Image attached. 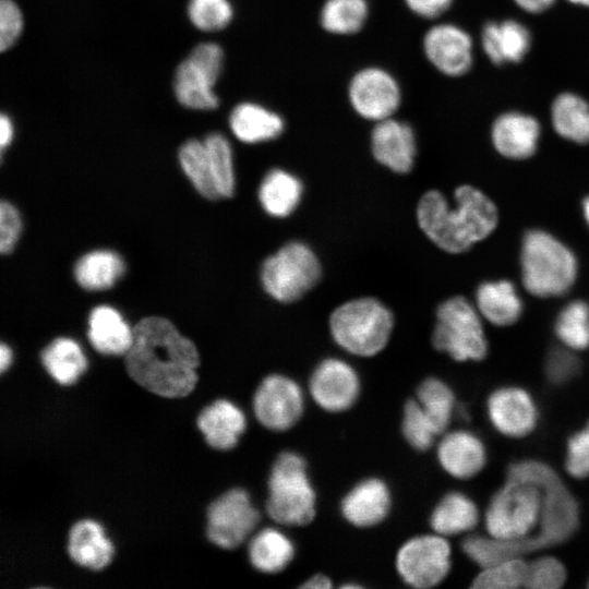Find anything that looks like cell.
<instances>
[{"label":"cell","mask_w":589,"mask_h":589,"mask_svg":"<svg viewBox=\"0 0 589 589\" xmlns=\"http://www.w3.org/2000/svg\"><path fill=\"white\" fill-rule=\"evenodd\" d=\"M573 3L589 7V0H569Z\"/></svg>","instance_id":"cell-53"},{"label":"cell","mask_w":589,"mask_h":589,"mask_svg":"<svg viewBox=\"0 0 589 589\" xmlns=\"http://www.w3.org/2000/svg\"><path fill=\"white\" fill-rule=\"evenodd\" d=\"M352 110L373 123L395 117L402 103V92L397 79L386 69L370 65L351 76L347 88Z\"/></svg>","instance_id":"cell-11"},{"label":"cell","mask_w":589,"mask_h":589,"mask_svg":"<svg viewBox=\"0 0 589 589\" xmlns=\"http://www.w3.org/2000/svg\"><path fill=\"white\" fill-rule=\"evenodd\" d=\"M371 153L382 166L396 173L411 171L417 141L411 125L392 117L374 123L370 134Z\"/></svg>","instance_id":"cell-17"},{"label":"cell","mask_w":589,"mask_h":589,"mask_svg":"<svg viewBox=\"0 0 589 589\" xmlns=\"http://www.w3.org/2000/svg\"><path fill=\"white\" fill-rule=\"evenodd\" d=\"M390 492L386 483L369 478L354 485L341 501V514L356 527L381 522L390 508Z\"/></svg>","instance_id":"cell-20"},{"label":"cell","mask_w":589,"mask_h":589,"mask_svg":"<svg viewBox=\"0 0 589 589\" xmlns=\"http://www.w3.org/2000/svg\"><path fill=\"white\" fill-rule=\"evenodd\" d=\"M417 400L437 434L444 432L450 422L455 406V396L449 386L436 377H429L420 384Z\"/></svg>","instance_id":"cell-36"},{"label":"cell","mask_w":589,"mask_h":589,"mask_svg":"<svg viewBox=\"0 0 589 589\" xmlns=\"http://www.w3.org/2000/svg\"><path fill=\"white\" fill-rule=\"evenodd\" d=\"M476 308L482 317L496 326H509L521 316L522 302L507 279L489 280L476 290Z\"/></svg>","instance_id":"cell-25"},{"label":"cell","mask_w":589,"mask_h":589,"mask_svg":"<svg viewBox=\"0 0 589 589\" xmlns=\"http://www.w3.org/2000/svg\"><path fill=\"white\" fill-rule=\"evenodd\" d=\"M22 231V218L17 208L10 202L2 201L0 204V251L10 254Z\"/></svg>","instance_id":"cell-45"},{"label":"cell","mask_w":589,"mask_h":589,"mask_svg":"<svg viewBox=\"0 0 589 589\" xmlns=\"http://www.w3.org/2000/svg\"><path fill=\"white\" fill-rule=\"evenodd\" d=\"M588 587H589V581H588Z\"/></svg>","instance_id":"cell-54"},{"label":"cell","mask_w":589,"mask_h":589,"mask_svg":"<svg viewBox=\"0 0 589 589\" xmlns=\"http://www.w3.org/2000/svg\"><path fill=\"white\" fill-rule=\"evenodd\" d=\"M12 362V350L11 348L2 342L0 345V370L4 372Z\"/></svg>","instance_id":"cell-51"},{"label":"cell","mask_w":589,"mask_h":589,"mask_svg":"<svg viewBox=\"0 0 589 589\" xmlns=\"http://www.w3.org/2000/svg\"><path fill=\"white\" fill-rule=\"evenodd\" d=\"M520 267L526 290L538 298L565 294L574 285L578 271L572 250L551 233L540 229L525 233Z\"/></svg>","instance_id":"cell-4"},{"label":"cell","mask_w":589,"mask_h":589,"mask_svg":"<svg viewBox=\"0 0 589 589\" xmlns=\"http://www.w3.org/2000/svg\"><path fill=\"white\" fill-rule=\"evenodd\" d=\"M422 49L426 60L447 76L464 75L472 64L471 37L452 23H438L428 28Z\"/></svg>","instance_id":"cell-16"},{"label":"cell","mask_w":589,"mask_h":589,"mask_svg":"<svg viewBox=\"0 0 589 589\" xmlns=\"http://www.w3.org/2000/svg\"><path fill=\"white\" fill-rule=\"evenodd\" d=\"M566 580V569L555 557L542 556L527 566L525 587L531 589H558Z\"/></svg>","instance_id":"cell-42"},{"label":"cell","mask_w":589,"mask_h":589,"mask_svg":"<svg viewBox=\"0 0 589 589\" xmlns=\"http://www.w3.org/2000/svg\"><path fill=\"white\" fill-rule=\"evenodd\" d=\"M553 128L562 137L578 143H589V105L580 96L562 93L551 108Z\"/></svg>","instance_id":"cell-33"},{"label":"cell","mask_w":589,"mask_h":589,"mask_svg":"<svg viewBox=\"0 0 589 589\" xmlns=\"http://www.w3.org/2000/svg\"><path fill=\"white\" fill-rule=\"evenodd\" d=\"M266 512L275 522L285 526H304L314 518L315 492L299 454L284 452L273 464Z\"/></svg>","instance_id":"cell-6"},{"label":"cell","mask_w":589,"mask_h":589,"mask_svg":"<svg viewBox=\"0 0 589 589\" xmlns=\"http://www.w3.org/2000/svg\"><path fill=\"white\" fill-rule=\"evenodd\" d=\"M260 513L243 489H232L216 498L207 509L206 534L219 548L239 546L255 529Z\"/></svg>","instance_id":"cell-13"},{"label":"cell","mask_w":589,"mask_h":589,"mask_svg":"<svg viewBox=\"0 0 589 589\" xmlns=\"http://www.w3.org/2000/svg\"><path fill=\"white\" fill-rule=\"evenodd\" d=\"M406 441L418 450L429 449L437 432L417 399H410L404 407L401 423Z\"/></svg>","instance_id":"cell-40"},{"label":"cell","mask_w":589,"mask_h":589,"mask_svg":"<svg viewBox=\"0 0 589 589\" xmlns=\"http://www.w3.org/2000/svg\"><path fill=\"white\" fill-rule=\"evenodd\" d=\"M393 328V313L372 297L349 300L337 306L329 317V330L335 342L359 357H373L381 352Z\"/></svg>","instance_id":"cell-5"},{"label":"cell","mask_w":589,"mask_h":589,"mask_svg":"<svg viewBox=\"0 0 589 589\" xmlns=\"http://www.w3.org/2000/svg\"><path fill=\"white\" fill-rule=\"evenodd\" d=\"M456 205L437 190L425 192L417 205L423 233L441 250L459 254L488 238L496 228L498 212L481 190L462 184L455 190Z\"/></svg>","instance_id":"cell-2"},{"label":"cell","mask_w":589,"mask_h":589,"mask_svg":"<svg viewBox=\"0 0 589 589\" xmlns=\"http://www.w3.org/2000/svg\"><path fill=\"white\" fill-rule=\"evenodd\" d=\"M579 371V360L568 350L554 348L545 360V374L548 380L561 385L574 378Z\"/></svg>","instance_id":"cell-44"},{"label":"cell","mask_w":589,"mask_h":589,"mask_svg":"<svg viewBox=\"0 0 589 589\" xmlns=\"http://www.w3.org/2000/svg\"><path fill=\"white\" fill-rule=\"evenodd\" d=\"M522 10L540 13L549 9L555 0H514Z\"/></svg>","instance_id":"cell-49"},{"label":"cell","mask_w":589,"mask_h":589,"mask_svg":"<svg viewBox=\"0 0 589 589\" xmlns=\"http://www.w3.org/2000/svg\"><path fill=\"white\" fill-rule=\"evenodd\" d=\"M540 124L531 116L507 112L496 118L491 137L495 149L509 159H526L537 149Z\"/></svg>","instance_id":"cell-19"},{"label":"cell","mask_w":589,"mask_h":589,"mask_svg":"<svg viewBox=\"0 0 589 589\" xmlns=\"http://www.w3.org/2000/svg\"><path fill=\"white\" fill-rule=\"evenodd\" d=\"M302 191L299 178L285 169L274 168L262 179L257 196L266 214L284 218L297 208Z\"/></svg>","instance_id":"cell-28"},{"label":"cell","mask_w":589,"mask_h":589,"mask_svg":"<svg viewBox=\"0 0 589 589\" xmlns=\"http://www.w3.org/2000/svg\"><path fill=\"white\" fill-rule=\"evenodd\" d=\"M582 213L587 225L589 226V195L582 202Z\"/></svg>","instance_id":"cell-52"},{"label":"cell","mask_w":589,"mask_h":589,"mask_svg":"<svg viewBox=\"0 0 589 589\" xmlns=\"http://www.w3.org/2000/svg\"><path fill=\"white\" fill-rule=\"evenodd\" d=\"M488 413L494 428L510 437L530 433L537 423V408L530 395L519 387H503L488 399Z\"/></svg>","instance_id":"cell-18"},{"label":"cell","mask_w":589,"mask_h":589,"mask_svg":"<svg viewBox=\"0 0 589 589\" xmlns=\"http://www.w3.org/2000/svg\"><path fill=\"white\" fill-rule=\"evenodd\" d=\"M332 587V580L322 574H316L309 579H306L302 585L301 588L304 589H327Z\"/></svg>","instance_id":"cell-50"},{"label":"cell","mask_w":589,"mask_h":589,"mask_svg":"<svg viewBox=\"0 0 589 589\" xmlns=\"http://www.w3.org/2000/svg\"><path fill=\"white\" fill-rule=\"evenodd\" d=\"M13 133V124L10 117L2 113L0 117V146L2 151L10 145Z\"/></svg>","instance_id":"cell-48"},{"label":"cell","mask_w":589,"mask_h":589,"mask_svg":"<svg viewBox=\"0 0 589 589\" xmlns=\"http://www.w3.org/2000/svg\"><path fill=\"white\" fill-rule=\"evenodd\" d=\"M478 520L473 501L460 492H450L433 509L430 524L437 534L445 537L469 531Z\"/></svg>","instance_id":"cell-32"},{"label":"cell","mask_w":589,"mask_h":589,"mask_svg":"<svg viewBox=\"0 0 589 589\" xmlns=\"http://www.w3.org/2000/svg\"><path fill=\"white\" fill-rule=\"evenodd\" d=\"M23 29V16L12 0L0 2V50L9 49L20 37Z\"/></svg>","instance_id":"cell-46"},{"label":"cell","mask_w":589,"mask_h":589,"mask_svg":"<svg viewBox=\"0 0 589 589\" xmlns=\"http://www.w3.org/2000/svg\"><path fill=\"white\" fill-rule=\"evenodd\" d=\"M554 330L558 339L572 350L589 347V304L574 300L558 313Z\"/></svg>","instance_id":"cell-38"},{"label":"cell","mask_w":589,"mask_h":589,"mask_svg":"<svg viewBox=\"0 0 589 589\" xmlns=\"http://www.w3.org/2000/svg\"><path fill=\"white\" fill-rule=\"evenodd\" d=\"M432 344L456 361H480L488 353L481 314L465 297L443 301L436 310Z\"/></svg>","instance_id":"cell-8"},{"label":"cell","mask_w":589,"mask_h":589,"mask_svg":"<svg viewBox=\"0 0 589 589\" xmlns=\"http://www.w3.org/2000/svg\"><path fill=\"white\" fill-rule=\"evenodd\" d=\"M370 14L368 0H325L320 11L322 28L337 36L359 33Z\"/></svg>","instance_id":"cell-34"},{"label":"cell","mask_w":589,"mask_h":589,"mask_svg":"<svg viewBox=\"0 0 589 589\" xmlns=\"http://www.w3.org/2000/svg\"><path fill=\"white\" fill-rule=\"evenodd\" d=\"M124 362L136 384L161 397H184L197 383L200 357L195 345L161 316L144 317L134 326Z\"/></svg>","instance_id":"cell-1"},{"label":"cell","mask_w":589,"mask_h":589,"mask_svg":"<svg viewBox=\"0 0 589 589\" xmlns=\"http://www.w3.org/2000/svg\"><path fill=\"white\" fill-rule=\"evenodd\" d=\"M304 396L292 378L271 374L257 386L253 410L257 421L271 431L283 432L292 428L301 418Z\"/></svg>","instance_id":"cell-14"},{"label":"cell","mask_w":589,"mask_h":589,"mask_svg":"<svg viewBox=\"0 0 589 589\" xmlns=\"http://www.w3.org/2000/svg\"><path fill=\"white\" fill-rule=\"evenodd\" d=\"M87 337L92 347L101 354L125 356L132 346L134 327L110 305H98L88 315Z\"/></svg>","instance_id":"cell-22"},{"label":"cell","mask_w":589,"mask_h":589,"mask_svg":"<svg viewBox=\"0 0 589 589\" xmlns=\"http://www.w3.org/2000/svg\"><path fill=\"white\" fill-rule=\"evenodd\" d=\"M206 145L213 180L219 197L227 199L233 195L236 176L232 148L229 141L221 133L208 134Z\"/></svg>","instance_id":"cell-37"},{"label":"cell","mask_w":589,"mask_h":589,"mask_svg":"<svg viewBox=\"0 0 589 589\" xmlns=\"http://www.w3.org/2000/svg\"><path fill=\"white\" fill-rule=\"evenodd\" d=\"M437 458L447 473L468 479L484 467L486 454L478 436L467 431H455L446 434L438 444Z\"/></svg>","instance_id":"cell-24"},{"label":"cell","mask_w":589,"mask_h":589,"mask_svg":"<svg viewBox=\"0 0 589 589\" xmlns=\"http://www.w3.org/2000/svg\"><path fill=\"white\" fill-rule=\"evenodd\" d=\"M321 263L314 251L301 241H291L269 255L261 267L265 292L281 303L301 299L320 280Z\"/></svg>","instance_id":"cell-7"},{"label":"cell","mask_w":589,"mask_h":589,"mask_svg":"<svg viewBox=\"0 0 589 589\" xmlns=\"http://www.w3.org/2000/svg\"><path fill=\"white\" fill-rule=\"evenodd\" d=\"M528 563L521 557L505 560L490 566L473 579L471 587L478 589H515L525 587Z\"/></svg>","instance_id":"cell-39"},{"label":"cell","mask_w":589,"mask_h":589,"mask_svg":"<svg viewBox=\"0 0 589 589\" xmlns=\"http://www.w3.org/2000/svg\"><path fill=\"white\" fill-rule=\"evenodd\" d=\"M507 480L529 482L542 490L540 529L522 540L526 553L563 543L575 533L578 504L550 466L537 460L515 462L507 470Z\"/></svg>","instance_id":"cell-3"},{"label":"cell","mask_w":589,"mask_h":589,"mask_svg":"<svg viewBox=\"0 0 589 589\" xmlns=\"http://www.w3.org/2000/svg\"><path fill=\"white\" fill-rule=\"evenodd\" d=\"M180 166L195 190L205 199H220L211 171L206 145L199 140L184 142L179 149Z\"/></svg>","instance_id":"cell-35"},{"label":"cell","mask_w":589,"mask_h":589,"mask_svg":"<svg viewBox=\"0 0 589 589\" xmlns=\"http://www.w3.org/2000/svg\"><path fill=\"white\" fill-rule=\"evenodd\" d=\"M224 67V51L215 43L197 45L178 65L175 74V94L184 107L213 110L219 98L214 92Z\"/></svg>","instance_id":"cell-10"},{"label":"cell","mask_w":589,"mask_h":589,"mask_svg":"<svg viewBox=\"0 0 589 589\" xmlns=\"http://www.w3.org/2000/svg\"><path fill=\"white\" fill-rule=\"evenodd\" d=\"M542 490L532 483L506 480L491 498L485 512V528L490 537L521 540L540 522Z\"/></svg>","instance_id":"cell-9"},{"label":"cell","mask_w":589,"mask_h":589,"mask_svg":"<svg viewBox=\"0 0 589 589\" xmlns=\"http://www.w3.org/2000/svg\"><path fill=\"white\" fill-rule=\"evenodd\" d=\"M41 362L49 375L60 385H71L85 372L87 359L72 338L58 337L41 352Z\"/></svg>","instance_id":"cell-31"},{"label":"cell","mask_w":589,"mask_h":589,"mask_svg":"<svg viewBox=\"0 0 589 589\" xmlns=\"http://www.w3.org/2000/svg\"><path fill=\"white\" fill-rule=\"evenodd\" d=\"M309 390L313 400L328 412L349 409L358 399L360 380L354 369L337 358L323 360L314 369Z\"/></svg>","instance_id":"cell-15"},{"label":"cell","mask_w":589,"mask_h":589,"mask_svg":"<svg viewBox=\"0 0 589 589\" xmlns=\"http://www.w3.org/2000/svg\"><path fill=\"white\" fill-rule=\"evenodd\" d=\"M68 553L80 566L99 570L109 564L113 548L98 522L83 519L70 529Z\"/></svg>","instance_id":"cell-26"},{"label":"cell","mask_w":589,"mask_h":589,"mask_svg":"<svg viewBox=\"0 0 589 589\" xmlns=\"http://www.w3.org/2000/svg\"><path fill=\"white\" fill-rule=\"evenodd\" d=\"M453 0H404L405 5L414 15L424 20H434L444 14Z\"/></svg>","instance_id":"cell-47"},{"label":"cell","mask_w":589,"mask_h":589,"mask_svg":"<svg viewBox=\"0 0 589 589\" xmlns=\"http://www.w3.org/2000/svg\"><path fill=\"white\" fill-rule=\"evenodd\" d=\"M401 579L413 588L438 585L450 569V546L441 534H423L405 542L396 555Z\"/></svg>","instance_id":"cell-12"},{"label":"cell","mask_w":589,"mask_h":589,"mask_svg":"<svg viewBox=\"0 0 589 589\" xmlns=\"http://www.w3.org/2000/svg\"><path fill=\"white\" fill-rule=\"evenodd\" d=\"M123 259L111 250H94L82 255L74 265L76 283L88 291L111 288L124 274Z\"/></svg>","instance_id":"cell-29"},{"label":"cell","mask_w":589,"mask_h":589,"mask_svg":"<svg viewBox=\"0 0 589 589\" xmlns=\"http://www.w3.org/2000/svg\"><path fill=\"white\" fill-rule=\"evenodd\" d=\"M188 15L196 28L215 32L229 25L233 17V8L229 0H191Z\"/></svg>","instance_id":"cell-41"},{"label":"cell","mask_w":589,"mask_h":589,"mask_svg":"<svg viewBox=\"0 0 589 589\" xmlns=\"http://www.w3.org/2000/svg\"><path fill=\"white\" fill-rule=\"evenodd\" d=\"M565 467L574 478L589 477V422L568 438Z\"/></svg>","instance_id":"cell-43"},{"label":"cell","mask_w":589,"mask_h":589,"mask_svg":"<svg viewBox=\"0 0 589 589\" xmlns=\"http://www.w3.org/2000/svg\"><path fill=\"white\" fill-rule=\"evenodd\" d=\"M481 40L484 52L495 64L520 61L531 44L528 29L513 20L485 24Z\"/></svg>","instance_id":"cell-27"},{"label":"cell","mask_w":589,"mask_h":589,"mask_svg":"<svg viewBox=\"0 0 589 589\" xmlns=\"http://www.w3.org/2000/svg\"><path fill=\"white\" fill-rule=\"evenodd\" d=\"M196 423L206 443L220 450L235 447L247 426L242 410L227 399H218L206 406Z\"/></svg>","instance_id":"cell-23"},{"label":"cell","mask_w":589,"mask_h":589,"mask_svg":"<svg viewBox=\"0 0 589 589\" xmlns=\"http://www.w3.org/2000/svg\"><path fill=\"white\" fill-rule=\"evenodd\" d=\"M248 553L255 569L275 574L285 569L292 561L294 546L283 531L268 527L252 537Z\"/></svg>","instance_id":"cell-30"},{"label":"cell","mask_w":589,"mask_h":589,"mask_svg":"<svg viewBox=\"0 0 589 589\" xmlns=\"http://www.w3.org/2000/svg\"><path fill=\"white\" fill-rule=\"evenodd\" d=\"M285 125L284 118L277 111L254 101L238 104L229 115L232 134L245 144L276 140L283 134Z\"/></svg>","instance_id":"cell-21"}]
</instances>
